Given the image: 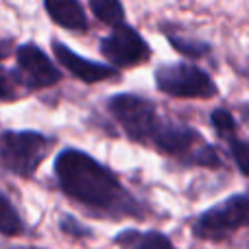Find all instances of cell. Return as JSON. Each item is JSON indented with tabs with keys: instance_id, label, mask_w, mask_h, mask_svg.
Instances as JSON below:
<instances>
[{
	"instance_id": "6da1fadb",
	"label": "cell",
	"mask_w": 249,
	"mask_h": 249,
	"mask_svg": "<svg viewBox=\"0 0 249 249\" xmlns=\"http://www.w3.org/2000/svg\"><path fill=\"white\" fill-rule=\"evenodd\" d=\"M55 173L61 190L83 206L99 210L131 206L116 175L83 151H61L55 162Z\"/></svg>"
},
{
	"instance_id": "7a4b0ae2",
	"label": "cell",
	"mask_w": 249,
	"mask_h": 249,
	"mask_svg": "<svg viewBox=\"0 0 249 249\" xmlns=\"http://www.w3.org/2000/svg\"><path fill=\"white\" fill-rule=\"evenodd\" d=\"M51 149L53 140H48L42 133L7 131L0 138V162L7 171L29 177L37 171Z\"/></svg>"
},
{
	"instance_id": "3957f363",
	"label": "cell",
	"mask_w": 249,
	"mask_h": 249,
	"mask_svg": "<svg viewBox=\"0 0 249 249\" xmlns=\"http://www.w3.org/2000/svg\"><path fill=\"white\" fill-rule=\"evenodd\" d=\"M249 225V197L238 195L219 206L210 208L206 214H201L195 223L193 232L203 241H223L232 232Z\"/></svg>"
},
{
	"instance_id": "277c9868",
	"label": "cell",
	"mask_w": 249,
	"mask_h": 249,
	"mask_svg": "<svg viewBox=\"0 0 249 249\" xmlns=\"http://www.w3.org/2000/svg\"><path fill=\"white\" fill-rule=\"evenodd\" d=\"M155 83L164 94L177 99H212L216 94V86L201 68L190 64L162 66L155 72Z\"/></svg>"
},
{
	"instance_id": "5b68a950",
	"label": "cell",
	"mask_w": 249,
	"mask_h": 249,
	"mask_svg": "<svg viewBox=\"0 0 249 249\" xmlns=\"http://www.w3.org/2000/svg\"><path fill=\"white\" fill-rule=\"evenodd\" d=\"M109 112L124 129V133L136 142H151L160 123V114L153 103L133 94H118L109 99Z\"/></svg>"
},
{
	"instance_id": "8992f818",
	"label": "cell",
	"mask_w": 249,
	"mask_h": 249,
	"mask_svg": "<svg viewBox=\"0 0 249 249\" xmlns=\"http://www.w3.org/2000/svg\"><path fill=\"white\" fill-rule=\"evenodd\" d=\"M101 53L118 68H129V66H138L149 59L151 48L138 35L136 29L121 24L101 42Z\"/></svg>"
},
{
	"instance_id": "52a82bcc",
	"label": "cell",
	"mask_w": 249,
	"mask_h": 249,
	"mask_svg": "<svg viewBox=\"0 0 249 249\" xmlns=\"http://www.w3.org/2000/svg\"><path fill=\"white\" fill-rule=\"evenodd\" d=\"M22 79L29 88H48L61 79V72L53 66V61L33 44H24L16 53Z\"/></svg>"
},
{
	"instance_id": "ba28073f",
	"label": "cell",
	"mask_w": 249,
	"mask_h": 249,
	"mask_svg": "<svg viewBox=\"0 0 249 249\" xmlns=\"http://www.w3.org/2000/svg\"><path fill=\"white\" fill-rule=\"evenodd\" d=\"M53 51H55L59 64L64 66L70 74H74L77 79H81V81H86V83H99V81H105V79H112L114 74H116V70H114L112 66H103V64H96V61L83 59V57H79L77 53H72L61 42L53 44Z\"/></svg>"
},
{
	"instance_id": "9c48e42d",
	"label": "cell",
	"mask_w": 249,
	"mask_h": 249,
	"mask_svg": "<svg viewBox=\"0 0 249 249\" xmlns=\"http://www.w3.org/2000/svg\"><path fill=\"white\" fill-rule=\"evenodd\" d=\"M44 7H46L48 16L59 26H64V29H70V31H86L88 29L86 13H83L79 2H72V0H48Z\"/></svg>"
},
{
	"instance_id": "30bf717a",
	"label": "cell",
	"mask_w": 249,
	"mask_h": 249,
	"mask_svg": "<svg viewBox=\"0 0 249 249\" xmlns=\"http://www.w3.org/2000/svg\"><path fill=\"white\" fill-rule=\"evenodd\" d=\"M123 249H175L164 234L158 232H124L116 238Z\"/></svg>"
},
{
	"instance_id": "8fae6325",
	"label": "cell",
	"mask_w": 249,
	"mask_h": 249,
	"mask_svg": "<svg viewBox=\"0 0 249 249\" xmlns=\"http://www.w3.org/2000/svg\"><path fill=\"white\" fill-rule=\"evenodd\" d=\"M90 9L94 11V16L99 18L101 22H105V24H112V26L123 24L124 9H123L121 2H116V0H92Z\"/></svg>"
},
{
	"instance_id": "7c38bea8",
	"label": "cell",
	"mask_w": 249,
	"mask_h": 249,
	"mask_svg": "<svg viewBox=\"0 0 249 249\" xmlns=\"http://www.w3.org/2000/svg\"><path fill=\"white\" fill-rule=\"evenodd\" d=\"M22 232V221L9 199L0 193V234L4 236H18Z\"/></svg>"
},
{
	"instance_id": "4fadbf2b",
	"label": "cell",
	"mask_w": 249,
	"mask_h": 249,
	"mask_svg": "<svg viewBox=\"0 0 249 249\" xmlns=\"http://www.w3.org/2000/svg\"><path fill=\"white\" fill-rule=\"evenodd\" d=\"M221 138L228 142L230 151H232V155H234V162H236V166L241 168V173L249 177V142L241 140V138L236 136V129L225 133V136H221Z\"/></svg>"
},
{
	"instance_id": "5bb4252c",
	"label": "cell",
	"mask_w": 249,
	"mask_h": 249,
	"mask_svg": "<svg viewBox=\"0 0 249 249\" xmlns=\"http://www.w3.org/2000/svg\"><path fill=\"white\" fill-rule=\"evenodd\" d=\"M168 39H171V44L177 48V51L186 53V55H190V57H201L208 53V46L203 42H199V39L181 37L179 33H168Z\"/></svg>"
},
{
	"instance_id": "9a60e30c",
	"label": "cell",
	"mask_w": 249,
	"mask_h": 249,
	"mask_svg": "<svg viewBox=\"0 0 249 249\" xmlns=\"http://www.w3.org/2000/svg\"><path fill=\"white\" fill-rule=\"evenodd\" d=\"M16 90H13V83L11 79L7 77V72H2L0 68V101H13L16 99Z\"/></svg>"
},
{
	"instance_id": "2e32d148",
	"label": "cell",
	"mask_w": 249,
	"mask_h": 249,
	"mask_svg": "<svg viewBox=\"0 0 249 249\" xmlns=\"http://www.w3.org/2000/svg\"><path fill=\"white\" fill-rule=\"evenodd\" d=\"M64 230H66V232H70V234H77V236H88L86 230H81V225L74 223L72 219H66L64 221Z\"/></svg>"
},
{
	"instance_id": "e0dca14e",
	"label": "cell",
	"mask_w": 249,
	"mask_h": 249,
	"mask_svg": "<svg viewBox=\"0 0 249 249\" xmlns=\"http://www.w3.org/2000/svg\"><path fill=\"white\" fill-rule=\"evenodd\" d=\"M9 53H11V44H9V42H0V59H2V57H7Z\"/></svg>"
}]
</instances>
